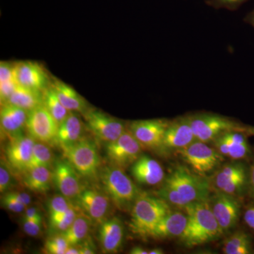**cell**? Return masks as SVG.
<instances>
[{"mask_svg":"<svg viewBox=\"0 0 254 254\" xmlns=\"http://www.w3.org/2000/svg\"><path fill=\"white\" fill-rule=\"evenodd\" d=\"M210 192V184L207 179L178 166L165 178L158 195L170 204L185 208L194 202L208 200Z\"/></svg>","mask_w":254,"mask_h":254,"instance_id":"cell-1","label":"cell"},{"mask_svg":"<svg viewBox=\"0 0 254 254\" xmlns=\"http://www.w3.org/2000/svg\"><path fill=\"white\" fill-rule=\"evenodd\" d=\"M188 222L180 237L188 247H195L218 240L224 233L208 200L194 202L185 207Z\"/></svg>","mask_w":254,"mask_h":254,"instance_id":"cell-2","label":"cell"},{"mask_svg":"<svg viewBox=\"0 0 254 254\" xmlns=\"http://www.w3.org/2000/svg\"><path fill=\"white\" fill-rule=\"evenodd\" d=\"M170 211L166 200L141 193L131 210L130 231L141 238L150 237L157 224Z\"/></svg>","mask_w":254,"mask_h":254,"instance_id":"cell-3","label":"cell"},{"mask_svg":"<svg viewBox=\"0 0 254 254\" xmlns=\"http://www.w3.org/2000/svg\"><path fill=\"white\" fill-rule=\"evenodd\" d=\"M101 180L105 193L117 208L123 211H131L141 192L124 169L113 165L106 167L102 171Z\"/></svg>","mask_w":254,"mask_h":254,"instance_id":"cell-4","label":"cell"},{"mask_svg":"<svg viewBox=\"0 0 254 254\" xmlns=\"http://www.w3.org/2000/svg\"><path fill=\"white\" fill-rule=\"evenodd\" d=\"M195 140L204 143L213 141L227 131L239 130L245 131V127L220 115L201 114L187 117Z\"/></svg>","mask_w":254,"mask_h":254,"instance_id":"cell-5","label":"cell"},{"mask_svg":"<svg viewBox=\"0 0 254 254\" xmlns=\"http://www.w3.org/2000/svg\"><path fill=\"white\" fill-rule=\"evenodd\" d=\"M178 152L193 172L201 176L213 171L224 160L218 150L197 140Z\"/></svg>","mask_w":254,"mask_h":254,"instance_id":"cell-6","label":"cell"},{"mask_svg":"<svg viewBox=\"0 0 254 254\" xmlns=\"http://www.w3.org/2000/svg\"><path fill=\"white\" fill-rule=\"evenodd\" d=\"M66 160L71 163L78 175L93 177L100 165L99 154L93 142L81 139L74 144L63 148Z\"/></svg>","mask_w":254,"mask_h":254,"instance_id":"cell-7","label":"cell"},{"mask_svg":"<svg viewBox=\"0 0 254 254\" xmlns=\"http://www.w3.org/2000/svg\"><path fill=\"white\" fill-rule=\"evenodd\" d=\"M143 147L129 129L124 132L118 139L106 144L107 156L111 163L125 169L133 165L141 156Z\"/></svg>","mask_w":254,"mask_h":254,"instance_id":"cell-8","label":"cell"},{"mask_svg":"<svg viewBox=\"0 0 254 254\" xmlns=\"http://www.w3.org/2000/svg\"><path fill=\"white\" fill-rule=\"evenodd\" d=\"M86 126L97 139L108 143L118 139L126 131L125 124L100 110L84 114Z\"/></svg>","mask_w":254,"mask_h":254,"instance_id":"cell-9","label":"cell"},{"mask_svg":"<svg viewBox=\"0 0 254 254\" xmlns=\"http://www.w3.org/2000/svg\"><path fill=\"white\" fill-rule=\"evenodd\" d=\"M170 122L163 120H137L130 125V131L143 148L163 150V139Z\"/></svg>","mask_w":254,"mask_h":254,"instance_id":"cell-10","label":"cell"},{"mask_svg":"<svg viewBox=\"0 0 254 254\" xmlns=\"http://www.w3.org/2000/svg\"><path fill=\"white\" fill-rule=\"evenodd\" d=\"M58 123L43 104L28 112L26 128L30 136L37 141L48 143L54 141Z\"/></svg>","mask_w":254,"mask_h":254,"instance_id":"cell-11","label":"cell"},{"mask_svg":"<svg viewBox=\"0 0 254 254\" xmlns=\"http://www.w3.org/2000/svg\"><path fill=\"white\" fill-rule=\"evenodd\" d=\"M212 211L223 232L236 225L240 213V205L235 196L218 191L209 200Z\"/></svg>","mask_w":254,"mask_h":254,"instance_id":"cell-12","label":"cell"},{"mask_svg":"<svg viewBox=\"0 0 254 254\" xmlns=\"http://www.w3.org/2000/svg\"><path fill=\"white\" fill-rule=\"evenodd\" d=\"M35 143L34 138L23 134L10 138L5 148L6 161L9 166L18 172H27L31 165Z\"/></svg>","mask_w":254,"mask_h":254,"instance_id":"cell-13","label":"cell"},{"mask_svg":"<svg viewBox=\"0 0 254 254\" xmlns=\"http://www.w3.org/2000/svg\"><path fill=\"white\" fill-rule=\"evenodd\" d=\"M14 78L18 86L43 93L49 86L46 70L34 62H21L14 64Z\"/></svg>","mask_w":254,"mask_h":254,"instance_id":"cell-14","label":"cell"},{"mask_svg":"<svg viewBox=\"0 0 254 254\" xmlns=\"http://www.w3.org/2000/svg\"><path fill=\"white\" fill-rule=\"evenodd\" d=\"M53 184L64 196L76 199L82 187L78 173L67 160H59L53 172Z\"/></svg>","mask_w":254,"mask_h":254,"instance_id":"cell-15","label":"cell"},{"mask_svg":"<svg viewBox=\"0 0 254 254\" xmlns=\"http://www.w3.org/2000/svg\"><path fill=\"white\" fill-rule=\"evenodd\" d=\"M76 200L78 206L91 220L98 223L105 221L110 206V197L107 193L93 189L83 190Z\"/></svg>","mask_w":254,"mask_h":254,"instance_id":"cell-16","label":"cell"},{"mask_svg":"<svg viewBox=\"0 0 254 254\" xmlns=\"http://www.w3.org/2000/svg\"><path fill=\"white\" fill-rule=\"evenodd\" d=\"M195 141L194 133L188 118L170 122L163 139V151L178 150Z\"/></svg>","mask_w":254,"mask_h":254,"instance_id":"cell-17","label":"cell"},{"mask_svg":"<svg viewBox=\"0 0 254 254\" xmlns=\"http://www.w3.org/2000/svg\"><path fill=\"white\" fill-rule=\"evenodd\" d=\"M100 247L105 254H116L123 245L125 227L120 218L105 220L99 228Z\"/></svg>","mask_w":254,"mask_h":254,"instance_id":"cell-18","label":"cell"},{"mask_svg":"<svg viewBox=\"0 0 254 254\" xmlns=\"http://www.w3.org/2000/svg\"><path fill=\"white\" fill-rule=\"evenodd\" d=\"M28 117V111L10 104L1 105L0 124L1 131L9 138L23 134Z\"/></svg>","mask_w":254,"mask_h":254,"instance_id":"cell-19","label":"cell"},{"mask_svg":"<svg viewBox=\"0 0 254 254\" xmlns=\"http://www.w3.org/2000/svg\"><path fill=\"white\" fill-rule=\"evenodd\" d=\"M131 175L141 185H158L164 180L165 173L161 165L154 159L142 155L132 165Z\"/></svg>","mask_w":254,"mask_h":254,"instance_id":"cell-20","label":"cell"},{"mask_svg":"<svg viewBox=\"0 0 254 254\" xmlns=\"http://www.w3.org/2000/svg\"><path fill=\"white\" fill-rule=\"evenodd\" d=\"M187 222L188 216L187 213L170 211L157 224L150 237L166 239L181 237L186 229Z\"/></svg>","mask_w":254,"mask_h":254,"instance_id":"cell-21","label":"cell"},{"mask_svg":"<svg viewBox=\"0 0 254 254\" xmlns=\"http://www.w3.org/2000/svg\"><path fill=\"white\" fill-rule=\"evenodd\" d=\"M83 133V124L76 112H71L58 126L55 141L62 149L74 144L81 139Z\"/></svg>","mask_w":254,"mask_h":254,"instance_id":"cell-22","label":"cell"},{"mask_svg":"<svg viewBox=\"0 0 254 254\" xmlns=\"http://www.w3.org/2000/svg\"><path fill=\"white\" fill-rule=\"evenodd\" d=\"M50 86L53 87L60 102L66 109L83 115L88 111L87 102L72 87L58 79L53 80Z\"/></svg>","mask_w":254,"mask_h":254,"instance_id":"cell-23","label":"cell"},{"mask_svg":"<svg viewBox=\"0 0 254 254\" xmlns=\"http://www.w3.org/2000/svg\"><path fill=\"white\" fill-rule=\"evenodd\" d=\"M53 172L47 167H36L25 173L23 185L32 191L45 193L53 183Z\"/></svg>","mask_w":254,"mask_h":254,"instance_id":"cell-24","label":"cell"},{"mask_svg":"<svg viewBox=\"0 0 254 254\" xmlns=\"http://www.w3.org/2000/svg\"><path fill=\"white\" fill-rule=\"evenodd\" d=\"M5 104L15 105L29 112L43 104V93L18 85Z\"/></svg>","mask_w":254,"mask_h":254,"instance_id":"cell-25","label":"cell"},{"mask_svg":"<svg viewBox=\"0 0 254 254\" xmlns=\"http://www.w3.org/2000/svg\"><path fill=\"white\" fill-rule=\"evenodd\" d=\"M245 132L234 130L223 133L228 145V157L232 160H241L250 153V145Z\"/></svg>","mask_w":254,"mask_h":254,"instance_id":"cell-26","label":"cell"},{"mask_svg":"<svg viewBox=\"0 0 254 254\" xmlns=\"http://www.w3.org/2000/svg\"><path fill=\"white\" fill-rule=\"evenodd\" d=\"M91 227V219L86 215H77L72 225L62 235L69 246H77L87 238Z\"/></svg>","mask_w":254,"mask_h":254,"instance_id":"cell-27","label":"cell"},{"mask_svg":"<svg viewBox=\"0 0 254 254\" xmlns=\"http://www.w3.org/2000/svg\"><path fill=\"white\" fill-rule=\"evenodd\" d=\"M43 105L56 120L58 125L63 122L71 113L60 102L51 86L43 92Z\"/></svg>","mask_w":254,"mask_h":254,"instance_id":"cell-28","label":"cell"},{"mask_svg":"<svg viewBox=\"0 0 254 254\" xmlns=\"http://www.w3.org/2000/svg\"><path fill=\"white\" fill-rule=\"evenodd\" d=\"M247 170L245 166L242 163H232L225 165L220 169L214 175L213 186L217 191H221L224 187L233 179L246 175Z\"/></svg>","mask_w":254,"mask_h":254,"instance_id":"cell-29","label":"cell"},{"mask_svg":"<svg viewBox=\"0 0 254 254\" xmlns=\"http://www.w3.org/2000/svg\"><path fill=\"white\" fill-rule=\"evenodd\" d=\"M223 252L226 254H250V237L245 232H236L225 242Z\"/></svg>","mask_w":254,"mask_h":254,"instance_id":"cell-30","label":"cell"},{"mask_svg":"<svg viewBox=\"0 0 254 254\" xmlns=\"http://www.w3.org/2000/svg\"><path fill=\"white\" fill-rule=\"evenodd\" d=\"M53 162V154L49 147L43 142H36L33 148L30 169L36 167L50 168Z\"/></svg>","mask_w":254,"mask_h":254,"instance_id":"cell-31","label":"cell"},{"mask_svg":"<svg viewBox=\"0 0 254 254\" xmlns=\"http://www.w3.org/2000/svg\"><path fill=\"white\" fill-rule=\"evenodd\" d=\"M77 217L76 209L72 207L67 211L50 217V230L53 233L63 234L72 225Z\"/></svg>","mask_w":254,"mask_h":254,"instance_id":"cell-32","label":"cell"},{"mask_svg":"<svg viewBox=\"0 0 254 254\" xmlns=\"http://www.w3.org/2000/svg\"><path fill=\"white\" fill-rule=\"evenodd\" d=\"M68 247L69 245L64 237L58 234L47 240L45 251L49 254H65Z\"/></svg>","mask_w":254,"mask_h":254,"instance_id":"cell-33","label":"cell"},{"mask_svg":"<svg viewBox=\"0 0 254 254\" xmlns=\"http://www.w3.org/2000/svg\"><path fill=\"white\" fill-rule=\"evenodd\" d=\"M69 200L63 195L53 197L48 202V205L50 217L64 213L68 209L72 208L73 205Z\"/></svg>","mask_w":254,"mask_h":254,"instance_id":"cell-34","label":"cell"},{"mask_svg":"<svg viewBox=\"0 0 254 254\" xmlns=\"http://www.w3.org/2000/svg\"><path fill=\"white\" fill-rule=\"evenodd\" d=\"M247 181V175H241L233 179L229 183H227L221 191L227 194L235 195L240 194L243 190H245L246 184Z\"/></svg>","mask_w":254,"mask_h":254,"instance_id":"cell-35","label":"cell"},{"mask_svg":"<svg viewBox=\"0 0 254 254\" xmlns=\"http://www.w3.org/2000/svg\"><path fill=\"white\" fill-rule=\"evenodd\" d=\"M9 164L4 160H1L0 165V192L5 193L11 185L12 176L10 171Z\"/></svg>","mask_w":254,"mask_h":254,"instance_id":"cell-36","label":"cell"},{"mask_svg":"<svg viewBox=\"0 0 254 254\" xmlns=\"http://www.w3.org/2000/svg\"><path fill=\"white\" fill-rule=\"evenodd\" d=\"M43 219L41 215L30 220H23V231L31 237H36L41 231Z\"/></svg>","mask_w":254,"mask_h":254,"instance_id":"cell-37","label":"cell"},{"mask_svg":"<svg viewBox=\"0 0 254 254\" xmlns=\"http://www.w3.org/2000/svg\"><path fill=\"white\" fill-rule=\"evenodd\" d=\"M1 205L4 208L7 209L10 211L17 213H21L26 208V205L14 199L8 193L4 195L1 198Z\"/></svg>","mask_w":254,"mask_h":254,"instance_id":"cell-38","label":"cell"},{"mask_svg":"<svg viewBox=\"0 0 254 254\" xmlns=\"http://www.w3.org/2000/svg\"><path fill=\"white\" fill-rule=\"evenodd\" d=\"M14 64L1 62L0 64V83L14 80Z\"/></svg>","mask_w":254,"mask_h":254,"instance_id":"cell-39","label":"cell"},{"mask_svg":"<svg viewBox=\"0 0 254 254\" xmlns=\"http://www.w3.org/2000/svg\"><path fill=\"white\" fill-rule=\"evenodd\" d=\"M8 193L10 196L12 197L14 199L18 200L20 203L26 205V206H28L31 203V198L28 193L19 191L9 192V193Z\"/></svg>","mask_w":254,"mask_h":254,"instance_id":"cell-40","label":"cell"},{"mask_svg":"<svg viewBox=\"0 0 254 254\" xmlns=\"http://www.w3.org/2000/svg\"><path fill=\"white\" fill-rule=\"evenodd\" d=\"M247 0H213L212 2L217 6H221V7H236L245 2Z\"/></svg>","mask_w":254,"mask_h":254,"instance_id":"cell-41","label":"cell"},{"mask_svg":"<svg viewBox=\"0 0 254 254\" xmlns=\"http://www.w3.org/2000/svg\"><path fill=\"white\" fill-rule=\"evenodd\" d=\"M80 254H93L95 253V247L91 240H85L82 242L81 247H78Z\"/></svg>","mask_w":254,"mask_h":254,"instance_id":"cell-42","label":"cell"},{"mask_svg":"<svg viewBox=\"0 0 254 254\" xmlns=\"http://www.w3.org/2000/svg\"><path fill=\"white\" fill-rule=\"evenodd\" d=\"M244 219L247 225L254 230V207H252L246 210Z\"/></svg>","mask_w":254,"mask_h":254,"instance_id":"cell-43","label":"cell"},{"mask_svg":"<svg viewBox=\"0 0 254 254\" xmlns=\"http://www.w3.org/2000/svg\"><path fill=\"white\" fill-rule=\"evenodd\" d=\"M40 215H41V213H39L38 209L36 208H29L25 212L23 220H30V219L35 218Z\"/></svg>","mask_w":254,"mask_h":254,"instance_id":"cell-44","label":"cell"},{"mask_svg":"<svg viewBox=\"0 0 254 254\" xmlns=\"http://www.w3.org/2000/svg\"><path fill=\"white\" fill-rule=\"evenodd\" d=\"M250 190L252 196L254 198V163L251 168L250 177Z\"/></svg>","mask_w":254,"mask_h":254,"instance_id":"cell-45","label":"cell"},{"mask_svg":"<svg viewBox=\"0 0 254 254\" xmlns=\"http://www.w3.org/2000/svg\"><path fill=\"white\" fill-rule=\"evenodd\" d=\"M129 254H149L148 251L144 250L141 247H135L131 251H130Z\"/></svg>","mask_w":254,"mask_h":254,"instance_id":"cell-46","label":"cell"},{"mask_svg":"<svg viewBox=\"0 0 254 254\" xmlns=\"http://www.w3.org/2000/svg\"><path fill=\"white\" fill-rule=\"evenodd\" d=\"M76 247V246H69L65 254H80L79 249Z\"/></svg>","mask_w":254,"mask_h":254,"instance_id":"cell-47","label":"cell"},{"mask_svg":"<svg viewBox=\"0 0 254 254\" xmlns=\"http://www.w3.org/2000/svg\"><path fill=\"white\" fill-rule=\"evenodd\" d=\"M247 20V22L250 23V24L254 27V11L252 13V14H250Z\"/></svg>","mask_w":254,"mask_h":254,"instance_id":"cell-48","label":"cell"},{"mask_svg":"<svg viewBox=\"0 0 254 254\" xmlns=\"http://www.w3.org/2000/svg\"><path fill=\"white\" fill-rule=\"evenodd\" d=\"M149 252V254H163V251L161 250V249H153V250H151L148 251Z\"/></svg>","mask_w":254,"mask_h":254,"instance_id":"cell-49","label":"cell"},{"mask_svg":"<svg viewBox=\"0 0 254 254\" xmlns=\"http://www.w3.org/2000/svg\"><path fill=\"white\" fill-rule=\"evenodd\" d=\"M245 132H247V133H250V134L254 136V127H247V128H245Z\"/></svg>","mask_w":254,"mask_h":254,"instance_id":"cell-50","label":"cell"}]
</instances>
